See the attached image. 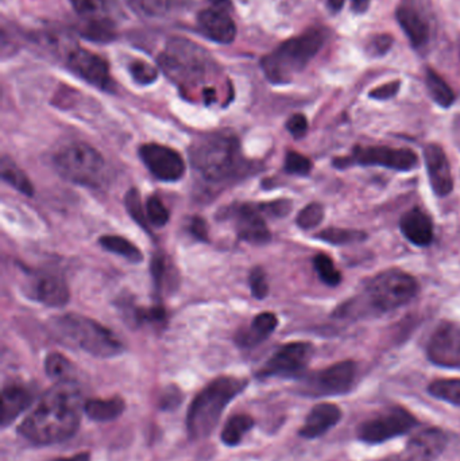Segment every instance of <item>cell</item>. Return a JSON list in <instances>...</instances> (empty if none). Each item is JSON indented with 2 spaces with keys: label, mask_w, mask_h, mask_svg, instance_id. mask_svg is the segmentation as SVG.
Wrapping results in <instances>:
<instances>
[{
  "label": "cell",
  "mask_w": 460,
  "mask_h": 461,
  "mask_svg": "<svg viewBox=\"0 0 460 461\" xmlns=\"http://www.w3.org/2000/svg\"><path fill=\"white\" fill-rule=\"evenodd\" d=\"M81 411L84 403L76 382L56 384L19 425L18 435L37 447L64 443L77 433Z\"/></svg>",
  "instance_id": "cell-1"
},
{
  "label": "cell",
  "mask_w": 460,
  "mask_h": 461,
  "mask_svg": "<svg viewBox=\"0 0 460 461\" xmlns=\"http://www.w3.org/2000/svg\"><path fill=\"white\" fill-rule=\"evenodd\" d=\"M192 167L211 184H226L248 172L239 140L227 132L203 135L189 148Z\"/></svg>",
  "instance_id": "cell-2"
},
{
  "label": "cell",
  "mask_w": 460,
  "mask_h": 461,
  "mask_svg": "<svg viewBox=\"0 0 460 461\" xmlns=\"http://www.w3.org/2000/svg\"><path fill=\"white\" fill-rule=\"evenodd\" d=\"M248 379L237 376H219L207 384L194 398L186 414V430L191 440L210 438L218 427L227 406L245 392Z\"/></svg>",
  "instance_id": "cell-3"
},
{
  "label": "cell",
  "mask_w": 460,
  "mask_h": 461,
  "mask_svg": "<svg viewBox=\"0 0 460 461\" xmlns=\"http://www.w3.org/2000/svg\"><path fill=\"white\" fill-rule=\"evenodd\" d=\"M51 335L62 344L81 349L95 357H115L124 351L122 341L108 328L89 317L68 313L49 321Z\"/></svg>",
  "instance_id": "cell-4"
},
{
  "label": "cell",
  "mask_w": 460,
  "mask_h": 461,
  "mask_svg": "<svg viewBox=\"0 0 460 461\" xmlns=\"http://www.w3.org/2000/svg\"><path fill=\"white\" fill-rule=\"evenodd\" d=\"M326 41V30L310 29L304 34L281 43L261 59V68L267 80L277 86L291 83L294 76L315 59Z\"/></svg>",
  "instance_id": "cell-5"
},
{
  "label": "cell",
  "mask_w": 460,
  "mask_h": 461,
  "mask_svg": "<svg viewBox=\"0 0 460 461\" xmlns=\"http://www.w3.org/2000/svg\"><path fill=\"white\" fill-rule=\"evenodd\" d=\"M57 172L70 183L97 186L102 181L105 161L102 154L86 143L65 146L54 157Z\"/></svg>",
  "instance_id": "cell-6"
},
{
  "label": "cell",
  "mask_w": 460,
  "mask_h": 461,
  "mask_svg": "<svg viewBox=\"0 0 460 461\" xmlns=\"http://www.w3.org/2000/svg\"><path fill=\"white\" fill-rule=\"evenodd\" d=\"M159 64L170 78L178 83H194L207 75L210 57L200 46L183 38L167 42Z\"/></svg>",
  "instance_id": "cell-7"
},
{
  "label": "cell",
  "mask_w": 460,
  "mask_h": 461,
  "mask_svg": "<svg viewBox=\"0 0 460 461\" xmlns=\"http://www.w3.org/2000/svg\"><path fill=\"white\" fill-rule=\"evenodd\" d=\"M419 292L418 281L400 270L383 271L367 285V295L373 308L393 311L410 303Z\"/></svg>",
  "instance_id": "cell-8"
},
{
  "label": "cell",
  "mask_w": 460,
  "mask_h": 461,
  "mask_svg": "<svg viewBox=\"0 0 460 461\" xmlns=\"http://www.w3.org/2000/svg\"><path fill=\"white\" fill-rule=\"evenodd\" d=\"M418 425V419L408 409L391 406L361 422L356 429V438L362 443L377 446L410 432Z\"/></svg>",
  "instance_id": "cell-9"
},
{
  "label": "cell",
  "mask_w": 460,
  "mask_h": 461,
  "mask_svg": "<svg viewBox=\"0 0 460 461\" xmlns=\"http://www.w3.org/2000/svg\"><path fill=\"white\" fill-rule=\"evenodd\" d=\"M358 375V366L353 360L335 363L324 370L305 376L300 384V394L307 397H334L353 389Z\"/></svg>",
  "instance_id": "cell-10"
},
{
  "label": "cell",
  "mask_w": 460,
  "mask_h": 461,
  "mask_svg": "<svg viewBox=\"0 0 460 461\" xmlns=\"http://www.w3.org/2000/svg\"><path fill=\"white\" fill-rule=\"evenodd\" d=\"M418 156L410 149H394L388 146H369V148L354 149L353 156L348 158L337 159V167H350L358 164L365 167H383L399 172H410L418 167Z\"/></svg>",
  "instance_id": "cell-11"
},
{
  "label": "cell",
  "mask_w": 460,
  "mask_h": 461,
  "mask_svg": "<svg viewBox=\"0 0 460 461\" xmlns=\"http://www.w3.org/2000/svg\"><path fill=\"white\" fill-rule=\"evenodd\" d=\"M313 357V347L310 343L285 344L259 368L258 379L294 378L304 373Z\"/></svg>",
  "instance_id": "cell-12"
},
{
  "label": "cell",
  "mask_w": 460,
  "mask_h": 461,
  "mask_svg": "<svg viewBox=\"0 0 460 461\" xmlns=\"http://www.w3.org/2000/svg\"><path fill=\"white\" fill-rule=\"evenodd\" d=\"M67 67L70 72L83 78L86 83L105 92H113L115 88L110 75L108 62L97 54L83 48H75L67 54Z\"/></svg>",
  "instance_id": "cell-13"
},
{
  "label": "cell",
  "mask_w": 460,
  "mask_h": 461,
  "mask_svg": "<svg viewBox=\"0 0 460 461\" xmlns=\"http://www.w3.org/2000/svg\"><path fill=\"white\" fill-rule=\"evenodd\" d=\"M140 157L149 172L164 183H175L185 173V162L167 146L146 143L140 149Z\"/></svg>",
  "instance_id": "cell-14"
},
{
  "label": "cell",
  "mask_w": 460,
  "mask_h": 461,
  "mask_svg": "<svg viewBox=\"0 0 460 461\" xmlns=\"http://www.w3.org/2000/svg\"><path fill=\"white\" fill-rule=\"evenodd\" d=\"M427 357L439 367H460V325L443 321L427 346Z\"/></svg>",
  "instance_id": "cell-15"
},
{
  "label": "cell",
  "mask_w": 460,
  "mask_h": 461,
  "mask_svg": "<svg viewBox=\"0 0 460 461\" xmlns=\"http://www.w3.org/2000/svg\"><path fill=\"white\" fill-rule=\"evenodd\" d=\"M229 0H212V5L200 11L197 27L208 40L227 45L237 37V26L230 14Z\"/></svg>",
  "instance_id": "cell-16"
},
{
  "label": "cell",
  "mask_w": 460,
  "mask_h": 461,
  "mask_svg": "<svg viewBox=\"0 0 460 461\" xmlns=\"http://www.w3.org/2000/svg\"><path fill=\"white\" fill-rule=\"evenodd\" d=\"M447 444V435L442 429L431 428L413 436L399 454L380 461H435L445 452Z\"/></svg>",
  "instance_id": "cell-17"
},
{
  "label": "cell",
  "mask_w": 460,
  "mask_h": 461,
  "mask_svg": "<svg viewBox=\"0 0 460 461\" xmlns=\"http://www.w3.org/2000/svg\"><path fill=\"white\" fill-rule=\"evenodd\" d=\"M27 294L43 305L56 308L67 305L69 301L67 281L56 271H32L27 282Z\"/></svg>",
  "instance_id": "cell-18"
},
{
  "label": "cell",
  "mask_w": 460,
  "mask_h": 461,
  "mask_svg": "<svg viewBox=\"0 0 460 461\" xmlns=\"http://www.w3.org/2000/svg\"><path fill=\"white\" fill-rule=\"evenodd\" d=\"M235 227L238 236L251 244L269 243L272 235L266 221L261 216L258 205H238L234 210Z\"/></svg>",
  "instance_id": "cell-19"
},
{
  "label": "cell",
  "mask_w": 460,
  "mask_h": 461,
  "mask_svg": "<svg viewBox=\"0 0 460 461\" xmlns=\"http://www.w3.org/2000/svg\"><path fill=\"white\" fill-rule=\"evenodd\" d=\"M424 158H426L429 183L435 194L439 197L448 196L454 189V178L445 150L439 145L427 146L424 150Z\"/></svg>",
  "instance_id": "cell-20"
},
{
  "label": "cell",
  "mask_w": 460,
  "mask_h": 461,
  "mask_svg": "<svg viewBox=\"0 0 460 461\" xmlns=\"http://www.w3.org/2000/svg\"><path fill=\"white\" fill-rule=\"evenodd\" d=\"M34 390L22 382H8L2 390V429L10 427L34 402Z\"/></svg>",
  "instance_id": "cell-21"
},
{
  "label": "cell",
  "mask_w": 460,
  "mask_h": 461,
  "mask_svg": "<svg viewBox=\"0 0 460 461\" xmlns=\"http://www.w3.org/2000/svg\"><path fill=\"white\" fill-rule=\"evenodd\" d=\"M342 420V409L335 403H319L308 414L304 425L300 428V438L313 440L326 435L332 428L337 427Z\"/></svg>",
  "instance_id": "cell-22"
},
{
  "label": "cell",
  "mask_w": 460,
  "mask_h": 461,
  "mask_svg": "<svg viewBox=\"0 0 460 461\" xmlns=\"http://www.w3.org/2000/svg\"><path fill=\"white\" fill-rule=\"evenodd\" d=\"M396 16L413 48L420 49L429 42L431 32H429L428 21L418 5L410 2H402L397 7Z\"/></svg>",
  "instance_id": "cell-23"
},
{
  "label": "cell",
  "mask_w": 460,
  "mask_h": 461,
  "mask_svg": "<svg viewBox=\"0 0 460 461\" xmlns=\"http://www.w3.org/2000/svg\"><path fill=\"white\" fill-rule=\"evenodd\" d=\"M400 229L402 235L415 246H429L434 240V224L429 216L419 208H413L402 216Z\"/></svg>",
  "instance_id": "cell-24"
},
{
  "label": "cell",
  "mask_w": 460,
  "mask_h": 461,
  "mask_svg": "<svg viewBox=\"0 0 460 461\" xmlns=\"http://www.w3.org/2000/svg\"><path fill=\"white\" fill-rule=\"evenodd\" d=\"M278 320L275 313L265 312L258 314L245 330H240L235 336V343L240 348H254L264 343L277 328Z\"/></svg>",
  "instance_id": "cell-25"
},
{
  "label": "cell",
  "mask_w": 460,
  "mask_h": 461,
  "mask_svg": "<svg viewBox=\"0 0 460 461\" xmlns=\"http://www.w3.org/2000/svg\"><path fill=\"white\" fill-rule=\"evenodd\" d=\"M126 411L123 398L113 397L105 400H88L84 402L83 413L95 422L115 421Z\"/></svg>",
  "instance_id": "cell-26"
},
{
  "label": "cell",
  "mask_w": 460,
  "mask_h": 461,
  "mask_svg": "<svg viewBox=\"0 0 460 461\" xmlns=\"http://www.w3.org/2000/svg\"><path fill=\"white\" fill-rule=\"evenodd\" d=\"M256 427L253 417L246 413L234 414L230 417L229 421L224 425L221 433V441L224 446L234 448L242 443L245 436Z\"/></svg>",
  "instance_id": "cell-27"
},
{
  "label": "cell",
  "mask_w": 460,
  "mask_h": 461,
  "mask_svg": "<svg viewBox=\"0 0 460 461\" xmlns=\"http://www.w3.org/2000/svg\"><path fill=\"white\" fill-rule=\"evenodd\" d=\"M78 32L86 40L97 43H110L116 38L115 23L113 18L81 21Z\"/></svg>",
  "instance_id": "cell-28"
},
{
  "label": "cell",
  "mask_w": 460,
  "mask_h": 461,
  "mask_svg": "<svg viewBox=\"0 0 460 461\" xmlns=\"http://www.w3.org/2000/svg\"><path fill=\"white\" fill-rule=\"evenodd\" d=\"M45 373L56 384H72L76 382L75 367L72 363L59 352H51L45 359Z\"/></svg>",
  "instance_id": "cell-29"
},
{
  "label": "cell",
  "mask_w": 460,
  "mask_h": 461,
  "mask_svg": "<svg viewBox=\"0 0 460 461\" xmlns=\"http://www.w3.org/2000/svg\"><path fill=\"white\" fill-rule=\"evenodd\" d=\"M427 88H428L429 95L435 103L443 108L451 107L455 102V94H454L453 88L446 83L445 78L435 72V70H427L426 75Z\"/></svg>",
  "instance_id": "cell-30"
},
{
  "label": "cell",
  "mask_w": 460,
  "mask_h": 461,
  "mask_svg": "<svg viewBox=\"0 0 460 461\" xmlns=\"http://www.w3.org/2000/svg\"><path fill=\"white\" fill-rule=\"evenodd\" d=\"M99 243L102 244L103 249L113 252V254L121 255V257L130 260V262L140 263L143 260V255L140 249L135 244H132L131 241L122 238V236H102L99 239Z\"/></svg>",
  "instance_id": "cell-31"
},
{
  "label": "cell",
  "mask_w": 460,
  "mask_h": 461,
  "mask_svg": "<svg viewBox=\"0 0 460 461\" xmlns=\"http://www.w3.org/2000/svg\"><path fill=\"white\" fill-rule=\"evenodd\" d=\"M0 172H2L3 181L10 184L11 186L21 192V194H26V196L32 197L34 194V188L32 184L30 183L27 176L24 175L23 170L19 169L15 164L7 157H3L2 165H0Z\"/></svg>",
  "instance_id": "cell-32"
},
{
  "label": "cell",
  "mask_w": 460,
  "mask_h": 461,
  "mask_svg": "<svg viewBox=\"0 0 460 461\" xmlns=\"http://www.w3.org/2000/svg\"><path fill=\"white\" fill-rule=\"evenodd\" d=\"M70 3L83 21L111 18L108 0H70Z\"/></svg>",
  "instance_id": "cell-33"
},
{
  "label": "cell",
  "mask_w": 460,
  "mask_h": 461,
  "mask_svg": "<svg viewBox=\"0 0 460 461\" xmlns=\"http://www.w3.org/2000/svg\"><path fill=\"white\" fill-rule=\"evenodd\" d=\"M428 393L437 400L460 408V379H437L429 384Z\"/></svg>",
  "instance_id": "cell-34"
},
{
  "label": "cell",
  "mask_w": 460,
  "mask_h": 461,
  "mask_svg": "<svg viewBox=\"0 0 460 461\" xmlns=\"http://www.w3.org/2000/svg\"><path fill=\"white\" fill-rule=\"evenodd\" d=\"M138 15L146 18H159L169 11V0H124Z\"/></svg>",
  "instance_id": "cell-35"
},
{
  "label": "cell",
  "mask_w": 460,
  "mask_h": 461,
  "mask_svg": "<svg viewBox=\"0 0 460 461\" xmlns=\"http://www.w3.org/2000/svg\"><path fill=\"white\" fill-rule=\"evenodd\" d=\"M313 266H315L316 273L319 274L321 281L329 286H338L342 281V276L335 267L331 258L327 257L326 254L316 255L315 259H313Z\"/></svg>",
  "instance_id": "cell-36"
},
{
  "label": "cell",
  "mask_w": 460,
  "mask_h": 461,
  "mask_svg": "<svg viewBox=\"0 0 460 461\" xmlns=\"http://www.w3.org/2000/svg\"><path fill=\"white\" fill-rule=\"evenodd\" d=\"M319 239L331 244H351L366 239V233L356 230L327 229L319 233Z\"/></svg>",
  "instance_id": "cell-37"
},
{
  "label": "cell",
  "mask_w": 460,
  "mask_h": 461,
  "mask_svg": "<svg viewBox=\"0 0 460 461\" xmlns=\"http://www.w3.org/2000/svg\"><path fill=\"white\" fill-rule=\"evenodd\" d=\"M124 202H126L127 212H129V215L131 216L132 221H137V223L140 224L142 229H145L148 230V232H150V227H149V224L150 223H149L146 208L143 210L142 200H140V192L134 188L130 189V191L127 192L126 199H124Z\"/></svg>",
  "instance_id": "cell-38"
},
{
  "label": "cell",
  "mask_w": 460,
  "mask_h": 461,
  "mask_svg": "<svg viewBox=\"0 0 460 461\" xmlns=\"http://www.w3.org/2000/svg\"><path fill=\"white\" fill-rule=\"evenodd\" d=\"M324 208L318 203L307 205L297 216V226L302 230H312L323 221Z\"/></svg>",
  "instance_id": "cell-39"
},
{
  "label": "cell",
  "mask_w": 460,
  "mask_h": 461,
  "mask_svg": "<svg viewBox=\"0 0 460 461\" xmlns=\"http://www.w3.org/2000/svg\"><path fill=\"white\" fill-rule=\"evenodd\" d=\"M146 213H148L149 223L156 229H161L169 221V211L158 197L153 196L148 200Z\"/></svg>",
  "instance_id": "cell-40"
},
{
  "label": "cell",
  "mask_w": 460,
  "mask_h": 461,
  "mask_svg": "<svg viewBox=\"0 0 460 461\" xmlns=\"http://www.w3.org/2000/svg\"><path fill=\"white\" fill-rule=\"evenodd\" d=\"M129 70L132 80L135 83L140 84V86H149V84L154 83L157 77H158V72H157L156 68L151 67L146 61H140V59L132 61L130 64Z\"/></svg>",
  "instance_id": "cell-41"
},
{
  "label": "cell",
  "mask_w": 460,
  "mask_h": 461,
  "mask_svg": "<svg viewBox=\"0 0 460 461\" xmlns=\"http://www.w3.org/2000/svg\"><path fill=\"white\" fill-rule=\"evenodd\" d=\"M285 170L289 175L308 176L312 172V162L297 151H289L285 158Z\"/></svg>",
  "instance_id": "cell-42"
},
{
  "label": "cell",
  "mask_w": 460,
  "mask_h": 461,
  "mask_svg": "<svg viewBox=\"0 0 460 461\" xmlns=\"http://www.w3.org/2000/svg\"><path fill=\"white\" fill-rule=\"evenodd\" d=\"M248 282H250L253 297H256L257 300H264L269 293V285H267L266 274H265L264 268L254 267L251 270L250 276H248Z\"/></svg>",
  "instance_id": "cell-43"
},
{
  "label": "cell",
  "mask_w": 460,
  "mask_h": 461,
  "mask_svg": "<svg viewBox=\"0 0 460 461\" xmlns=\"http://www.w3.org/2000/svg\"><path fill=\"white\" fill-rule=\"evenodd\" d=\"M183 394L176 386H169L161 393L158 398V408L161 411H175L180 406Z\"/></svg>",
  "instance_id": "cell-44"
},
{
  "label": "cell",
  "mask_w": 460,
  "mask_h": 461,
  "mask_svg": "<svg viewBox=\"0 0 460 461\" xmlns=\"http://www.w3.org/2000/svg\"><path fill=\"white\" fill-rule=\"evenodd\" d=\"M393 46V38L389 34H378L369 42V51L373 56H383Z\"/></svg>",
  "instance_id": "cell-45"
},
{
  "label": "cell",
  "mask_w": 460,
  "mask_h": 461,
  "mask_svg": "<svg viewBox=\"0 0 460 461\" xmlns=\"http://www.w3.org/2000/svg\"><path fill=\"white\" fill-rule=\"evenodd\" d=\"M286 129L291 132L292 137L300 140V138L305 137L308 131V121L302 113H294L293 116L289 118L286 122Z\"/></svg>",
  "instance_id": "cell-46"
},
{
  "label": "cell",
  "mask_w": 460,
  "mask_h": 461,
  "mask_svg": "<svg viewBox=\"0 0 460 461\" xmlns=\"http://www.w3.org/2000/svg\"><path fill=\"white\" fill-rule=\"evenodd\" d=\"M261 212H266L267 215L277 216V218H283V216L288 215L289 211L292 208V203L289 200H278V202L269 203V204L258 205Z\"/></svg>",
  "instance_id": "cell-47"
},
{
  "label": "cell",
  "mask_w": 460,
  "mask_h": 461,
  "mask_svg": "<svg viewBox=\"0 0 460 461\" xmlns=\"http://www.w3.org/2000/svg\"><path fill=\"white\" fill-rule=\"evenodd\" d=\"M400 81H392V83L385 84V86H378L374 91L370 92V97L375 100H389L396 96L400 91Z\"/></svg>",
  "instance_id": "cell-48"
},
{
  "label": "cell",
  "mask_w": 460,
  "mask_h": 461,
  "mask_svg": "<svg viewBox=\"0 0 460 461\" xmlns=\"http://www.w3.org/2000/svg\"><path fill=\"white\" fill-rule=\"evenodd\" d=\"M191 232L194 233V238L200 239V240H208V229L207 223L203 221L202 218H194L191 221V227H189Z\"/></svg>",
  "instance_id": "cell-49"
},
{
  "label": "cell",
  "mask_w": 460,
  "mask_h": 461,
  "mask_svg": "<svg viewBox=\"0 0 460 461\" xmlns=\"http://www.w3.org/2000/svg\"><path fill=\"white\" fill-rule=\"evenodd\" d=\"M370 2H372V0H353V2H351V7H353L354 13L364 14L366 13L367 8H369Z\"/></svg>",
  "instance_id": "cell-50"
},
{
  "label": "cell",
  "mask_w": 460,
  "mask_h": 461,
  "mask_svg": "<svg viewBox=\"0 0 460 461\" xmlns=\"http://www.w3.org/2000/svg\"><path fill=\"white\" fill-rule=\"evenodd\" d=\"M54 461H91V455L88 452H81V454L73 455L69 457H61Z\"/></svg>",
  "instance_id": "cell-51"
},
{
  "label": "cell",
  "mask_w": 460,
  "mask_h": 461,
  "mask_svg": "<svg viewBox=\"0 0 460 461\" xmlns=\"http://www.w3.org/2000/svg\"><path fill=\"white\" fill-rule=\"evenodd\" d=\"M327 3H329V8L332 11H339L342 10L345 0H327Z\"/></svg>",
  "instance_id": "cell-52"
}]
</instances>
